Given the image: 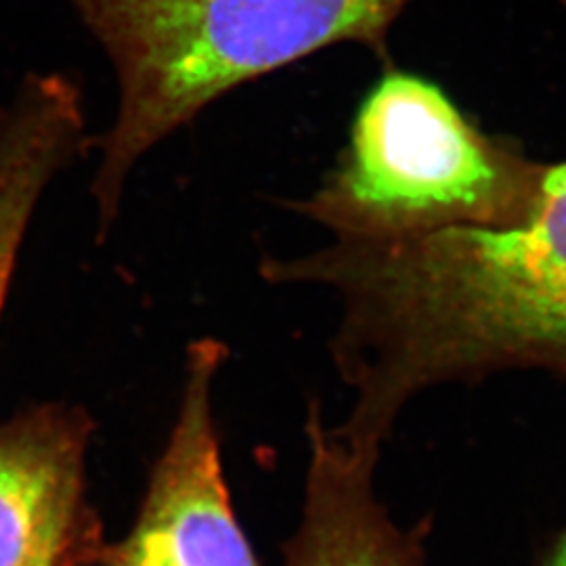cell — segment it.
<instances>
[{"mask_svg": "<svg viewBox=\"0 0 566 566\" xmlns=\"http://www.w3.org/2000/svg\"><path fill=\"white\" fill-rule=\"evenodd\" d=\"M67 2L102 44L118 84L91 182L103 238L135 166L203 109L334 44H364L385 57L388 32L413 0Z\"/></svg>", "mask_w": 566, "mask_h": 566, "instance_id": "cell-2", "label": "cell"}, {"mask_svg": "<svg viewBox=\"0 0 566 566\" xmlns=\"http://www.w3.org/2000/svg\"><path fill=\"white\" fill-rule=\"evenodd\" d=\"M86 409L32 407L0 426V566H97L102 528L86 502Z\"/></svg>", "mask_w": 566, "mask_h": 566, "instance_id": "cell-5", "label": "cell"}, {"mask_svg": "<svg viewBox=\"0 0 566 566\" xmlns=\"http://www.w3.org/2000/svg\"><path fill=\"white\" fill-rule=\"evenodd\" d=\"M547 172L468 118L441 84L388 67L359 103L336 166L290 206L344 242L510 229L535 214Z\"/></svg>", "mask_w": 566, "mask_h": 566, "instance_id": "cell-3", "label": "cell"}, {"mask_svg": "<svg viewBox=\"0 0 566 566\" xmlns=\"http://www.w3.org/2000/svg\"><path fill=\"white\" fill-rule=\"evenodd\" d=\"M546 566H566V533L560 537L558 546L554 547Z\"/></svg>", "mask_w": 566, "mask_h": 566, "instance_id": "cell-8", "label": "cell"}, {"mask_svg": "<svg viewBox=\"0 0 566 566\" xmlns=\"http://www.w3.org/2000/svg\"><path fill=\"white\" fill-rule=\"evenodd\" d=\"M273 285H322L340 306L329 350L355 395L338 432L382 447L416 395L507 369L566 376V163L535 214L510 229H449L269 256Z\"/></svg>", "mask_w": 566, "mask_h": 566, "instance_id": "cell-1", "label": "cell"}, {"mask_svg": "<svg viewBox=\"0 0 566 566\" xmlns=\"http://www.w3.org/2000/svg\"><path fill=\"white\" fill-rule=\"evenodd\" d=\"M227 359L217 338L187 346L181 403L142 512L97 566H263L235 518L224 481L212 388Z\"/></svg>", "mask_w": 566, "mask_h": 566, "instance_id": "cell-4", "label": "cell"}, {"mask_svg": "<svg viewBox=\"0 0 566 566\" xmlns=\"http://www.w3.org/2000/svg\"><path fill=\"white\" fill-rule=\"evenodd\" d=\"M88 147L78 86L30 76L0 109V313L42 193Z\"/></svg>", "mask_w": 566, "mask_h": 566, "instance_id": "cell-7", "label": "cell"}, {"mask_svg": "<svg viewBox=\"0 0 566 566\" xmlns=\"http://www.w3.org/2000/svg\"><path fill=\"white\" fill-rule=\"evenodd\" d=\"M306 432L303 523L287 544L285 566H424L420 535L395 525L374 493L380 455L346 446L317 405Z\"/></svg>", "mask_w": 566, "mask_h": 566, "instance_id": "cell-6", "label": "cell"}]
</instances>
